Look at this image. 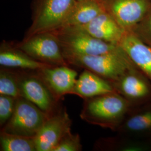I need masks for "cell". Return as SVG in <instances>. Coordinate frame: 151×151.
<instances>
[{
	"mask_svg": "<svg viewBox=\"0 0 151 151\" xmlns=\"http://www.w3.org/2000/svg\"><path fill=\"white\" fill-rule=\"evenodd\" d=\"M130 108L124 97L114 92L84 99L80 116L89 124L115 132Z\"/></svg>",
	"mask_w": 151,
	"mask_h": 151,
	"instance_id": "cell-1",
	"label": "cell"
},
{
	"mask_svg": "<svg viewBox=\"0 0 151 151\" xmlns=\"http://www.w3.org/2000/svg\"><path fill=\"white\" fill-rule=\"evenodd\" d=\"M68 65L90 70L110 83L135 66L122 47L106 54L95 55H65Z\"/></svg>",
	"mask_w": 151,
	"mask_h": 151,
	"instance_id": "cell-2",
	"label": "cell"
},
{
	"mask_svg": "<svg viewBox=\"0 0 151 151\" xmlns=\"http://www.w3.org/2000/svg\"><path fill=\"white\" fill-rule=\"evenodd\" d=\"M76 1L32 0V23L24 38L59 29Z\"/></svg>",
	"mask_w": 151,
	"mask_h": 151,
	"instance_id": "cell-3",
	"label": "cell"
},
{
	"mask_svg": "<svg viewBox=\"0 0 151 151\" xmlns=\"http://www.w3.org/2000/svg\"><path fill=\"white\" fill-rule=\"evenodd\" d=\"M53 32L59 39L64 55L106 54L121 48L120 45L109 43L95 38L80 27H62Z\"/></svg>",
	"mask_w": 151,
	"mask_h": 151,
	"instance_id": "cell-4",
	"label": "cell"
},
{
	"mask_svg": "<svg viewBox=\"0 0 151 151\" xmlns=\"http://www.w3.org/2000/svg\"><path fill=\"white\" fill-rule=\"evenodd\" d=\"M34 60L50 65H68L57 35L53 32H39L15 43Z\"/></svg>",
	"mask_w": 151,
	"mask_h": 151,
	"instance_id": "cell-5",
	"label": "cell"
},
{
	"mask_svg": "<svg viewBox=\"0 0 151 151\" xmlns=\"http://www.w3.org/2000/svg\"><path fill=\"white\" fill-rule=\"evenodd\" d=\"M48 115L23 97L17 98L14 113L1 131L10 134L35 137Z\"/></svg>",
	"mask_w": 151,
	"mask_h": 151,
	"instance_id": "cell-6",
	"label": "cell"
},
{
	"mask_svg": "<svg viewBox=\"0 0 151 151\" xmlns=\"http://www.w3.org/2000/svg\"><path fill=\"white\" fill-rule=\"evenodd\" d=\"M111 84L130 108L151 104V81L136 65Z\"/></svg>",
	"mask_w": 151,
	"mask_h": 151,
	"instance_id": "cell-7",
	"label": "cell"
},
{
	"mask_svg": "<svg viewBox=\"0 0 151 151\" xmlns=\"http://www.w3.org/2000/svg\"><path fill=\"white\" fill-rule=\"evenodd\" d=\"M104 11L125 32H132L151 6V0H100Z\"/></svg>",
	"mask_w": 151,
	"mask_h": 151,
	"instance_id": "cell-8",
	"label": "cell"
},
{
	"mask_svg": "<svg viewBox=\"0 0 151 151\" xmlns=\"http://www.w3.org/2000/svg\"><path fill=\"white\" fill-rule=\"evenodd\" d=\"M19 86L22 97L37 106L44 113L51 115L57 110L58 102L37 71H19Z\"/></svg>",
	"mask_w": 151,
	"mask_h": 151,
	"instance_id": "cell-9",
	"label": "cell"
},
{
	"mask_svg": "<svg viewBox=\"0 0 151 151\" xmlns=\"http://www.w3.org/2000/svg\"><path fill=\"white\" fill-rule=\"evenodd\" d=\"M72 120L65 108L49 116L35 137L37 151H53L60 140L71 131Z\"/></svg>",
	"mask_w": 151,
	"mask_h": 151,
	"instance_id": "cell-10",
	"label": "cell"
},
{
	"mask_svg": "<svg viewBox=\"0 0 151 151\" xmlns=\"http://www.w3.org/2000/svg\"><path fill=\"white\" fill-rule=\"evenodd\" d=\"M115 132L120 135L151 143V104L130 108Z\"/></svg>",
	"mask_w": 151,
	"mask_h": 151,
	"instance_id": "cell-11",
	"label": "cell"
},
{
	"mask_svg": "<svg viewBox=\"0 0 151 151\" xmlns=\"http://www.w3.org/2000/svg\"><path fill=\"white\" fill-rule=\"evenodd\" d=\"M36 71L58 101L65 95L71 94L77 72L68 65L50 66Z\"/></svg>",
	"mask_w": 151,
	"mask_h": 151,
	"instance_id": "cell-12",
	"label": "cell"
},
{
	"mask_svg": "<svg viewBox=\"0 0 151 151\" xmlns=\"http://www.w3.org/2000/svg\"><path fill=\"white\" fill-rule=\"evenodd\" d=\"M77 27L98 39L116 45H119L125 32L119 24L104 11L87 24Z\"/></svg>",
	"mask_w": 151,
	"mask_h": 151,
	"instance_id": "cell-13",
	"label": "cell"
},
{
	"mask_svg": "<svg viewBox=\"0 0 151 151\" xmlns=\"http://www.w3.org/2000/svg\"><path fill=\"white\" fill-rule=\"evenodd\" d=\"M119 45L151 81V47L140 40L132 32H125Z\"/></svg>",
	"mask_w": 151,
	"mask_h": 151,
	"instance_id": "cell-14",
	"label": "cell"
},
{
	"mask_svg": "<svg viewBox=\"0 0 151 151\" xmlns=\"http://www.w3.org/2000/svg\"><path fill=\"white\" fill-rule=\"evenodd\" d=\"M0 65L2 67L20 70H36L53 66L34 60L15 44L4 41L0 47Z\"/></svg>",
	"mask_w": 151,
	"mask_h": 151,
	"instance_id": "cell-15",
	"label": "cell"
},
{
	"mask_svg": "<svg viewBox=\"0 0 151 151\" xmlns=\"http://www.w3.org/2000/svg\"><path fill=\"white\" fill-rule=\"evenodd\" d=\"M116 92L110 82L90 70H84L77 79L71 94L83 99Z\"/></svg>",
	"mask_w": 151,
	"mask_h": 151,
	"instance_id": "cell-16",
	"label": "cell"
},
{
	"mask_svg": "<svg viewBox=\"0 0 151 151\" xmlns=\"http://www.w3.org/2000/svg\"><path fill=\"white\" fill-rule=\"evenodd\" d=\"M103 11L100 0H77L59 29L84 25Z\"/></svg>",
	"mask_w": 151,
	"mask_h": 151,
	"instance_id": "cell-17",
	"label": "cell"
},
{
	"mask_svg": "<svg viewBox=\"0 0 151 151\" xmlns=\"http://www.w3.org/2000/svg\"><path fill=\"white\" fill-rule=\"evenodd\" d=\"M95 148L100 151H151V143L118 134L97 140Z\"/></svg>",
	"mask_w": 151,
	"mask_h": 151,
	"instance_id": "cell-18",
	"label": "cell"
},
{
	"mask_svg": "<svg viewBox=\"0 0 151 151\" xmlns=\"http://www.w3.org/2000/svg\"><path fill=\"white\" fill-rule=\"evenodd\" d=\"M1 151H37L35 137L10 134L1 131Z\"/></svg>",
	"mask_w": 151,
	"mask_h": 151,
	"instance_id": "cell-19",
	"label": "cell"
},
{
	"mask_svg": "<svg viewBox=\"0 0 151 151\" xmlns=\"http://www.w3.org/2000/svg\"><path fill=\"white\" fill-rule=\"evenodd\" d=\"M0 95L16 99L22 97L19 86V71L5 67L1 68Z\"/></svg>",
	"mask_w": 151,
	"mask_h": 151,
	"instance_id": "cell-20",
	"label": "cell"
},
{
	"mask_svg": "<svg viewBox=\"0 0 151 151\" xmlns=\"http://www.w3.org/2000/svg\"><path fill=\"white\" fill-rule=\"evenodd\" d=\"M132 32L143 42L151 47V6Z\"/></svg>",
	"mask_w": 151,
	"mask_h": 151,
	"instance_id": "cell-21",
	"label": "cell"
},
{
	"mask_svg": "<svg viewBox=\"0 0 151 151\" xmlns=\"http://www.w3.org/2000/svg\"><path fill=\"white\" fill-rule=\"evenodd\" d=\"M16 98L0 95V126L2 128L5 125L14 113Z\"/></svg>",
	"mask_w": 151,
	"mask_h": 151,
	"instance_id": "cell-22",
	"label": "cell"
},
{
	"mask_svg": "<svg viewBox=\"0 0 151 151\" xmlns=\"http://www.w3.org/2000/svg\"><path fill=\"white\" fill-rule=\"evenodd\" d=\"M82 146L78 134H72L71 131L60 140L53 151H81Z\"/></svg>",
	"mask_w": 151,
	"mask_h": 151,
	"instance_id": "cell-23",
	"label": "cell"
},
{
	"mask_svg": "<svg viewBox=\"0 0 151 151\" xmlns=\"http://www.w3.org/2000/svg\"></svg>",
	"mask_w": 151,
	"mask_h": 151,
	"instance_id": "cell-24",
	"label": "cell"
}]
</instances>
